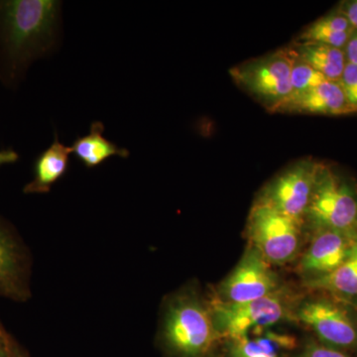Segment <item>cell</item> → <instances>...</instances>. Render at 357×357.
Segmentation results:
<instances>
[{
  "label": "cell",
  "mask_w": 357,
  "mask_h": 357,
  "mask_svg": "<svg viewBox=\"0 0 357 357\" xmlns=\"http://www.w3.org/2000/svg\"><path fill=\"white\" fill-rule=\"evenodd\" d=\"M72 148L66 146L55 133L53 143L37 156L34 162V177L23 188L24 194H47L67 173Z\"/></svg>",
  "instance_id": "14"
},
{
  "label": "cell",
  "mask_w": 357,
  "mask_h": 357,
  "mask_svg": "<svg viewBox=\"0 0 357 357\" xmlns=\"http://www.w3.org/2000/svg\"><path fill=\"white\" fill-rule=\"evenodd\" d=\"M280 112L323 115L357 114V109L345 96L338 82L326 81L309 91L291 96Z\"/></svg>",
  "instance_id": "12"
},
{
  "label": "cell",
  "mask_w": 357,
  "mask_h": 357,
  "mask_svg": "<svg viewBox=\"0 0 357 357\" xmlns=\"http://www.w3.org/2000/svg\"><path fill=\"white\" fill-rule=\"evenodd\" d=\"M105 126L102 122L91 123L88 135L77 137L72 145V153L86 168L91 169L102 165L110 157L128 158L129 151L126 148L119 147L103 136Z\"/></svg>",
  "instance_id": "16"
},
{
  "label": "cell",
  "mask_w": 357,
  "mask_h": 357,
  "mask_svg": "<svg viewBox=\"0 0 357 357\" xmlns=\"http://www.w3.org/2000/svg\"><path fill=\"white\" fill-rule=\"evenodd\" d=\"M305 286L321 291L340 303H357V239L351 255L337 270L321 278L305 281Z\"/></svg>",
  "instance_id": "15"
},
{
  "label": "cell",
  "mask_w": 357,
  "mask_h": 357,
  "mask_svg": "<svg viewBox=\"0 0 357 357\" xmlns=\"http://www.w3.org/2000/svg\"><path fill=\"white\" fill-rule=\"evenodd\" d=\"M0 297L23 302L30 297L29 262L13 227L0 218Z\"/></svg>",
  "instance_id": "11"
},
{
  "label": "cell",
  "mask_w": 357,
  "mask_h": 357,
  "mask_svg": "<svg viewBox=\"0 0 357 357\" xmlns=\"http://www.w3.org/2000/svg\"><path fill=\"white\" fill-rule=\"evenodd\" d=\"M220 340L210 307L196 294L181 293L169 302L162 342L171 356L211 357Z\"/></svg>",
  "instance_id": "2"
},
{
  "label": "cell",
  "mask_w": 357,
  "mask_h": 357,
  "mask_svg": "<svg viewBox=\"0 0 357 357\" xmlns=\"http://www.w3.org/2000/svg\"><path fill=\"white\" fill-rule=\"evenodd\" d=\"M311 234V243L298 265L305 281L321 278L337 270L351 255L357 239V234L333 229H317Z\"/></svg>",
  "instance_id": "10"
},
{
  "label": "cell",
  "mask_w": 357,
  "mask_h": 357,
  "mask_svg": "<svg viewBox=\"0 0 357 357\" xmlns=\"http://www.w3.org/2000/svg\"><path fill=\"white\" fill-rule=\"evenodd\" d=\"M338 83L349 102L357 109V66L347 63L344 74Z\"/></svg>",
  "instance_id": "21"
},
{
  "label": "cell",
  "mask_w": 357,
  "mask_h": 357,
  "mask_svg": "<svg viewBox=\"0 0 357 357\" xmlns=\"http://www.w3.org/2000/svg\"><path fill=\"white\" fill-rule=\"evenodd\" d=\"M277 274L256 249L248 246L241 261L218 288V300L244 303L261 299L281 289Z\"/></svg>",
  "instance_id": "9"
},
{
  "label": "cell",
  "mask_w": 357,
  "mask_h": 357,
  "mask_svg": "<svg viewBox=\"0 0 357 357\" xmlns=\"http://www.w3.org/2000/svg\"><path fill=\"white\" fill-rule=\"evenodd\" d=\"M18 160H20V154L13 148L0 150V166L15 164Z\"/></svg>",
  "instance_id": "24"
},
{
  "label": "cell",
  "mask_w": 357,
  "mask_h": 357,
  "mask_svg": "<svg viewBox=\"0 0 357 357\" xmlns=\"http://www.w3.org/2000/svg\"><path fill=\"white\" fill-rule=\"evenodd\" d=\"M303 225L270 206L256 201L249 213L246 236L271 265L293 261L300 252Z\"/></svg>",
  "instance_id": "6"
},
{
  "label": "cell",
  "mask_w": 357,
  "mask_h": 357,
  "mask_svg": "<svg viewBox=\"0 0 357 357\" xmlns=\"http://www.w3.org/2000/svg\"><path fill=\"white\" fill-rule=\"evenodd\" d=\"M7 335L8 333L4 328H0V357H10Z\"/></svg>",
  "instance_id": "26"
},
{
  "label": "cell",
  "mask_w": 357,
  "mask_h": 357,
  "mask_svg": "<svg viewBox=\"0 0 357 357\" xmlns=\"http://www.w3.org/2000/svg\"><path fill=\"white\" fill-rule=\"evenodd\" d=\"M354 30L344 14L338 9L307 26L298 37V43L326 44L344 49Z\"/></svg>",
  "instance_id": "18"
},
{
  "label": "cell",
  "mask_w": 357,
  "mask_h": 357,
  "mask_svg": "<svg viewBox=\"0 0 357 357\" xmlns=\"http://www.w3.org/2000/svg\"><path fill=\"white\" fill-rule=\"evenodd\" d=\"M321 164L310 158L296 162L272 178L256 201L269 204L305 227V218Z\"/></svg>",
  "instance_id": "7"
},
{
  "label": "cell",
  "mask_w": 357,
  "mask_h": 357,
  "mask_svg": "<svg viewBox=\"0 0 357 357\" xmlns=\"http://www.w3.org/2000/svg\"><path fill=\"white\" fill-rule=\"evenodd\" d=\"M294 319L309 328L321 344L344 352L357 351V321L342 303L314 298L296 306Z\"/></svg>",
  "instance_id": "8"
},
{
  "label": "cell",
  "mask_w": 357,
  "mask_h": 357,
  "mask_svg": "<svg viewBox=\"0 0 357 357\" xmlns=\"http://www.w3.org/2000/svg\"><path fill=\"white\" fill-rule=\"evenodd\" d=\"M344 50L347 62L357 66V30H354L352 33L351 38L345 45Z\"/></svg>",
  "instance_id": "22"
},
{
  "label": "cell",
  "mask_w": 357,
  "mask_h": 357,
  "mask_svg": "<svg viewBox=\"0 0 357 357\" xmlns=\"http://www.w3.org/2000/svg\"><path fill=\"white\" fill-rule=\"evenodd\" d=\"M326 81L328 79L323 75L319 74L316 70L312 69L306 63L303 62L294 55L292 75H291V84H292V95L291 96L299 95V93L309 91Z\"/></svg>",
  "instance_id": "19"
},
{
  "label": "cell",
  "mask_w": 357,
  "mask_h": 357,
  "mask_svg": "<svg viewBox=\"0 0 357 357\" xmlns=\"http://www.w3.org/2000/svg\"><path fill=\"white\" fill-rule=\"evenodd\" d=\"M295 357H352L347 352L310 340Z\"/></svg>",
  "instance_id": "20"
},
{
  "label": "cell",
  "mask_w": 357,
  "mask_h": 357,
  "mask_svg": "<svg viewBox=\"0 0 357 357\" xmlns=\"http://www.w3.org/2000/svg\"><path fill=\"white\" fill-rule=\"evenodd\" d=\"M297 345L290 333L265 328L227 340L225 357H290Z\"/></svg>",
  "instance_id": "13"
},
{
  "label": "cell",
  "mask_w": 357,
  "mask_h": 357,
  "mask_svg": "<svg viewBox=\"0 0 357 357\" xmlns=\"http://www.w3.org/2000/svg\"><path fill=\"white\" fill-rule=\"evenodd\" d=\"M305 227L357 234V189L326 164L319 169Z\"/></svg>",
  "instance_id": "4"
},
{
  "label": "cell",
  "mask_w": 357,
  "mask_h": 357,
  "mask_svg": "<svg viewBox=\"0 0 357 357\" xmlns=\"http://www.w3.org/2000/svg\"><path fill=\"white\" fill-rule=\"evenodd\" d=\"M296 306L285 288L261 298L244 303H225L215 299L208 305L213 325L220 340L243 337L255 331L273 328L294 318Z\"/></svg>",
  "instance_id": "3"
},
{
  "label": "cell",
  "mask_w": 357,
  "mask_h": 357,
  "mask_svg": "<svg viewBox=\"0 0 357 357\" xmlns=\"http://www.w3.org/2000/svg\"><path fill=\"white\" fill-rule=\"evenodd\" d=\"M290 49L296 57L323 75L328 81L340 82L342 79L347 63L344 49L326 44L298 42Z\"/></svg>",
  "instance_id": "17"
},
{
  "label": "cell",
  "mask_w": 357,
  "mask_h": 357,
  "mask_svg": "<svg viewBox=\"0 0 357 357\" xmlns=\"http://www.w3.org/2000/svg\"><path fill=\"white\" fill-rule=\"evenodd\" d=\"M291 49L248 61L230 70L234 82L258 100L268 112H277L292 95Z\"/></svg>",
  "instance_id": "5"
},
{
  "label": "cell",
  "mask_w": 357,
  "mask_h": 357,
  "mask_svg": "<svg viewBox=\"0 0 357 357\" xmlns=\"http://www.w3.org/2000/svg\"><path fill=\"white\" fill-rule=\"evenodd\" d=\"M340 10L344 14L354 29L357 30V0L342 4Z\"/></svg>",
  "instance_id": "23"
},
{
  "label": "cell",
  "mask_w": 357,
  "mask_h": 357,
  "mask_svg": "<svg viewBox=\"0 0 357 357\" xmlns=\"http://www.w3.org/2000/svg\"><path fill=\"white\" fill-rule=\"evenodd\" d=\"M7 338H8L9 349H10V357H29L9 333L7 335Z\"/></svg>",
  "instance_id": "25"
},
{
  "label": "cell",
  "mask_w": 357,
  "mask_h": 357,
  "mask_svg": "<svg viewBox=\"0 0 357 357\" xmlns=\"http://www.w3.org/2000/svg\"><path fill=\"white\" fill-rule=\"evenodd\" d=\"M62 2L0 0V82L20 83L30 66L57 42Z\"/></svg>",
  "instance_id": "1"
}]
</instances>
